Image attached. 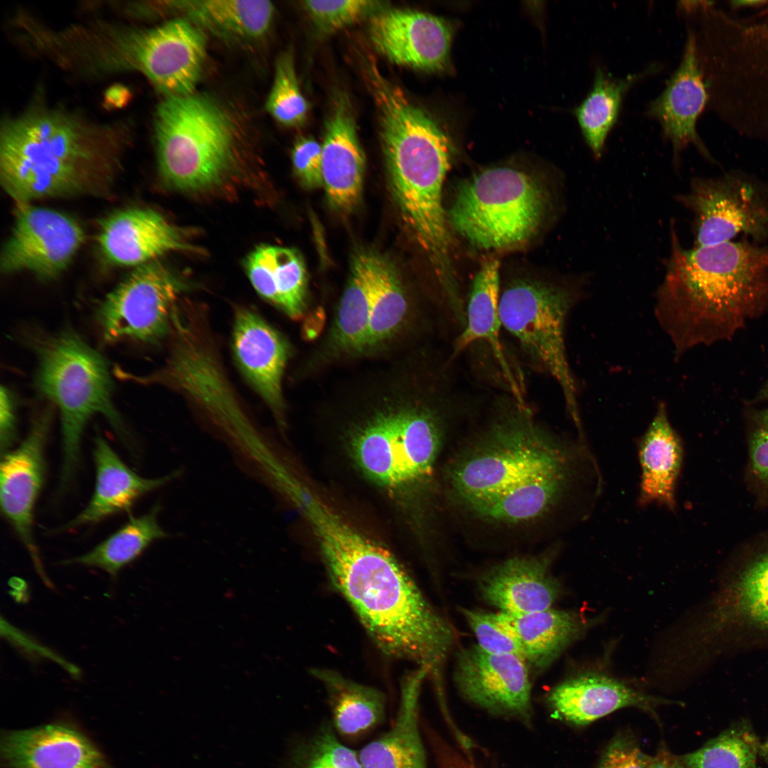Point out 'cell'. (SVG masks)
<instances>
[{
    "instance_id": "6da1fadb",
    "label": "cell",
    "mask_w": 768,
    "mask_h": 768,
    "mask_svg": "<svg viewBox=\"0 0 768 768\" xmlns=\"http://www.w3.org/2000/svg\"><path fill=\"white\" fill-rule=\"evenodd\" d=\"M443 470L449 511L500 540L540 534L576 476L573 444L545 427L528 403L495 397Z\"/></svg>"
},
{
    "instance_id": "7a4b0ae2",
    "label": "cell",
    "mask_w": 768,
    "mask_h": 768,
    "mask_svg": "<svg viewBox=\"0 0 768 768\" xmlns=\"http://www.w3.org/2000/svg\"><path fill=\"white\" fill-rule=\"evenodd\" d=\"M334 585L377 646L432 671L454 632L387 549L354 528L316 495L301 501Z\"/></svg>"
},
{
    "instance_id": "3957f363",
    "label": "cell",
    "mask_w": 768,
    "mask_h": 768,
    "mask_svg": "<svg viewBox=\"0 0 768 768\" xmlns=\"http://www.w3.org/2000/svg\"><path fill=\"white\" fill-rule=\"evenodd\" d=\"M767 306L768 243L731 240L685 249L672 230L654 311L676 358L729 335Z\"/></svg>"
},
{
    "instance_id": "277c9868",
    "label": "cell",
    "mask_w": 768,
    "mask_h": 768,
    "mask_svg": "<svg viewBox=\"0 0 768 768\" xmlns=\"http://www.w3.org/2000/svg\"><path fill=\"white\" fill-rule=\"evenodd\" d=\"M132 132L130 120L97 122L38 91L1 121V185L17 205L79 192L87 176L116 161Z\"/></svg>"
},
{
    "instance_id": "5b68a950",
    "label": "cell",
    "mask_w": 768,
    "mask_h": 768,
    "mask_svg": "<svg viewBox=\"0 0 768 768\" xmlns=\"http://www.w3.org/2000/svg\"><path fill=\"white\" fill-rule=\"evenodd\" d=\"M377 104L389 184L399 213L432 265L442 294L454 296L459 289L442 205L452 143L430 116L402 92H387Z\"/></svg>"
},
{
    "instance_id": "8992f818",
    "label": "cell",
    "mask_w": 768,
    "mask_h": 768,
    "mask_svg": "<svg viewBox=\"0 0 768 768\" xmlns=\"http://www.w3.org/2000/svg\"><path fill=\"white\" fill-rule=\"evenodd\" d=\"M31 346L38 359L36 388L60 414L63 489L75 474L82 433L92 416H104L125 440L128 433L112 402L107 363L96 350L70 329L33 337Z\"/></svg>"
},
{
    "instance_id": "52a82bcc",
    "label": "cell",
    "mask_w": 768,
    "mask_h": 768,
    "mask_svg": "<svg viewBox=\"0 0 768 768\" xmlns=\"http://www.w3.org/2000/svg\"><path fill=\"white\" fill-rule=\"evenodd\" d=\"M86 55L100 78L137 73L166 97L179 96L193 93L206 43L200 28L184 18L152 27L100 20L90 31Z\"/></svg>"
},
{
    "instance_id": "ba28073f",
    "label": "cell",
    "mask_w": 768,
    "mask_h": 768,
    "mask_svg": "<svg viewBox=\"0 0 768 768\" xmlns=\"http://www.w3.org/2000/svg\"><path fill=\"white\" fill-rule=\"evenodd\" d=\"M154 141L161 176L171 188L201 193L227 179L234 159L232 124L209 98L166 96L156 108Z\"/></svg>"
},
{
    "instance_id": "9c48e42d",
    "label": "cell",
    "mask_w": 768,
    "mask_h": 768,
    "mask_svg": "<svg viewBox=\"0 0 768 768\" xmlns=\"http://www.w3.org/2000/svg\"><path fill=\"white\" fill-rule=\"evenodd\" d=\"M548 207L546 190L535 178L496 167L462 182L447 216L449 225L472 245L505 250L531 239Z\"/></svg>"
},
{
    "instance_id": "30bf717a",
    "label": "cell",
    "mask_w": 768,
    "mask_h": 768,
    "mask_svg": "<svg viewBox=\"0 0 768 768\" xmlns=\"http://www.w3.org/2000/svg\"><path fill=\"white\" fill-rule=\"evenodd\" d=\"M575 289L540 279L518 278L501 290V329L513 339L524 362L559 385L568 414L582 432L577 387L565 345L567 317L577 302Z\"/></svg>"
},
{
    "instance_id": "8fae6325",
    "label": "cell",
    "mask_w": 768,
    "mask_h": 768,
    "mask_svg": "<svg viewBox=\"0 0 768 768\" xmlns=\"http://www.w3.org/2000/svg\"><path fill=\"white\" fill-rule=\"evenodd\" d=\"M678 200L694 216V246L733 240L740 234L768 243V185L740 171L695 178Z\"/></svg>"
},
{
    "instance_id": "7c38bea8",
    "label": "cell",
    "mask_w": 768,
    "mask_h": 768,
    "mask_svg": "<svg viewBox=\"0 0 768 768\" xmlns=\"http://www.w3.org/2000/svg\"><path fill=\"white\" fill-rule=\"evenodd\" d=\"M183 283L155 260L137 267L103 299L97 320L104 339L154 343L169 334Z\"/></svg>"
},
{
    "instance_id": "4fadbf2b",
    "label": "cell",
    "mask_w": 768,
    "mask_h": 768,
    "mask_svg": "<svg viewBox=\"0 0 768 768\" xmlns=\"http://www.w3.org/2000/svg\"><path fill=\"white\" fill-rule=\"evenodd\" d=\"M84 240L83 229L68 215L30 203L18 205L11 233L2 250L1 270L55 278L68 267Z\"/></svg>"
},
{
    "instance_id": "5bb4252c",
    "label": "cell",
    "mask_w": 768,
    "mask_h": 768,
    "mask_svg": "<svg viewBox=\"0 0 768 768\" xmlns=\"http://www.w3.org/2000/svg\"><path fill=\"white\" fill-rule=\"evenodd\" d=\"M52 417L50 407L36 415L23 442L15 449L1 454L0 466L1 511L48 586L52 585L33 535V513L45 479L44 449Z\"/></svg>"
},
{
    "instance_id": "9a60e30c",
    "label": "cell",
    "mask_w": 768,
    "mask_h": 768,
    "mask_svg": "<svg viewBox=\"0 0 768 768\" xmlns=\"http://www.w3.org/2000/svg\"><path fill=\"white\" fill-rule=\"evenodd\" d=\"M370 296L361 358L388 355L417 341L433 324L432 313L413 302L392 262L368 250Z\"/></svg>"
},
{
    "instance_id": "2e32d148",
    "label": "cell",
    "mask_w": 768,
    "mask_h": 768,
    "mask_svg": "<svg viewBox=\"0 0 768 768\" xmlns=\"http://www.w3.org/2000/svg\"><path fill=\"white\" fill-rule=\"evenodd\" d=\"M461 694L494 713L528 720L530 682L526 661L511 654H493L478 645L462 650L454 671Z\"/></svg>"
},
{
    "instance_id": "e0dca14e",
    "label": "cell",
    "mask_w": 768,
    "mask_h": 768,
    "mask_svg": "<svg viewBox=\"0 0 768 768\" xmlns=\"http://www.w3.org/2000/svg\"><path fill=\"white\" fill-rule=\"evenodd\" d=\"M680 63L664 89L646 107V114L659 124L671 142L674 160L689 145L708 159L711 156L696 129L698 119L709 99V92L696 35L690 27Z\"/></svg>"
},
{
    "instance_id": "ac0fdd59",
    "label": "cell",
    "mask_w": 768,
    "mask_h": 768,
    "mask_svg": "<svg viewBox=\"0 0 768 768\" xmlns=\"http://www.w3.org/2000/svg\"><path fill=\"white\" fill-rule=\"evenodd\" d=\"M375 48L395 63L426 71L443 70L447 63L452 29L444 19L406 9L382 10L370 23Z\"/></svg>"
},
{
    "instance_id": "d6986e66",
    "label": "cell",
    "mask_w": 768,
    "mask_h": 768,
    "mask_svg": "<svg viewBox=\"0 0 768 768\" xmlns=\"http://www.w3.org/2000/svg\"><path fill=\"white\" fill-rule=\"evenodd\" d=\"M232 343L240 370L282 423V378L289 356L284 337L260 315L245 307L235 311Z\"/></svg>"
},
{
    "instance_id": "ffe728a7",
    "label": "cell",
    "mask_w": 768,
    "mask_h": 768,
    "mask_svg": "<svg viewBox=\"0 0 768 768\" xmlns=\"http://www.w3.org/2000/svg\"><path fill=\"white\" fill-rule=\"evenodd\" d=\"M501 290L500 262L491 258L483 262L474 278L465 303L464 324L455 336L449 358L454 362L474 346L486 347L507 391L521 398L525 394L522 376L507 356L501 336Z\"/></svg>"
},
{
    "instance_id": "44dd1931",
    "label": "cell",
    "mask_w": 768,
    "mask_h": 768,
    "mask_svg": "<svg viewBox=\"0 0 768 768\" xmlns=\"http://www.w3.org/2000/svg\"><path fill=\"white\" fill-rule=\"evenodd\" d=\"M558 548L552 546L532 555L513 556L490 567L479 580L484 599L511 614L551 608L561 591L550 572Z\"/></svg>"
},
{
    "instance_id": "7402d4cb",
    "label": "cell",
    "mask_w": 768,
    "mask_h": 768,
    "mask_svg": "<svg viewBox=\"0 0 768 768\" xmlns=\"http://www.w3.org/2000/svg\"><path fill=\"white\" fill-rule=\"evenodd\" d=\"M97 242L110 262L124 267H139L172 251L193 250L180 229L149 208L110 215L102 223Z\"/></svg>"
},
{
    "instance_id": "603a6c76",
    "label": "cell",
    "mask_w": 768,
    "mask_h": 768,
    "mask_svg": "<svg viewBox=\"0 0 768 768\" xmlns=\"http://www.w3.org/2000/svg\"><path fill=\"white\" fill-rule=\"evenodd\" d=\"M548 701L561 720L585 727L619 709L634 707L656 719L661 705L677 703L647 695L604 675L588 673L570 678L554 687Z\"/></svg>"
},
{
    "instance_id": "cb8c5ba5",
    "label": "cell",
    "mask_w": 768,
    "mask_h": 768,
    "mask_svg": "<svg viewBox=\"0 0 768 768\" xmlns=\"http://www.w3.org/2000/svg\"><path fill=\"white\" fill-rule=\"evenodd\" d=\"M7 768H105L101 752L82 732L53 723L7 732L1 740Z\"/></svg>"
},
{
    "instance_id": "d4e9b609",
    "label": "cell",
    "mask_w": 768,
    "mask_h": 768,
    "mask_svg": "<svg viewBox=\"0 0 768 768\" xmlns=\"http://www.w3.org/2000/svg\"><path fill=\"white\" fill-rule=\"evenodd\" d=\"M321 170L331 206L343 213L352 211L361 199L365 156L348 102L342 96L326 125Z\"/></svg>"
},
{
    "instance_id": "484cf974",
    "label": "cell",
    "mask_w": 768,
    "mask_h": 768,
    "mask_svg": "<svg viewBox=\"0 0 768 768\" xmlns=\"http://www.w3.org/2000/svg\"><path fill=\"white\" fill-rule=\"evenodd\" d=\"M93 458L95 484L86 506L60 530H69L94 524L119 513L129 512L142 496L175 478L178 471L147 479L133 471L124 463L110 444L100 435L95 439Z\"/></svg>"
},
{
    "instance_id": "4316f807",
    "label": "cell",
    "mask_w": 768,
    "mask_h": 768,
    "mask_svg": "<svg viewBox=\"0 0 768 768\" xmlns=\"http://www.w3.org/2000/svg\"><path fill=\"white\" fill-rule=\"evenodd\" d=\"M638 449L641 470L640 503H655L673 511L683 449L681 439L669 420L665 403L658 405Z\"/></svg>"
},
{
    "instance_id": "83f0119b",
    "label": "cell",
    "mask_w": 768,
    "mask_h": 768,
    "mask_svg": "<svg viewBox=\"0 0 768 768\" xmlns=\"http://www.w3.org/2000/svg\"><path fill=\"white\" fill-rule=\"evenodd\" d=\"M499 624L519 646L526 663L535 670L547 668L573 641L590 626L574 611L548 609L526 614L500 612Z\"/></svg>"
},
{
    "instance_id": "f1b7e54d",
    "label": "cell",
    "mask_w": 768,
    "mask_h": 768,
    "mask_svg": "<svg viewBox=\"0 0 768 768\" xmlns=\"http://www.w3.org/2000/svg\"><path fill=\"white\" fill-rule=\"evenodd\" d=\"M244 263L252 285L263 299L291 319L302 317L306 309L307 277L299 251L261 245L250 252Z\"/></svg>"
},
{
    "instance_id": "f546056e",
    "label": "cell",
    "mask_w": 768,
    "mask_h": 768,
    "mask_svg": "<svg viewBox=\"0 0 768 768\" xmlns=\"http://www.w3.org/2000/svg\"><path fill=\"white\" fill-rule=\"evenodd\" d=\"M427 672L420 667L406 679L393 726L358 754L363 768H427L417 708L420 686Z\"/></svg>"
},
{
    "instance_id": "4dcf8cb0",
    "label": "cell",
    "mask_w": 768,
    "mask_h": 768,
    "mask_svg": "<svg viewBox=\"0 0 768 768\" xmlns=\"http://www.w3.org/2000/svg\"><path fill=\"white\" fill-rule=\"evenodd\" d=\"M659 68L658 65L651 64L640 72L617 78L601 67L596 68L590 90L574 110L582 137L596 159L602 154L627 92L638 82L656 73Z\"/></svg>"
},
{
    "instance_id": "1f68e13d",
    "label": "cell",
    "mask_w": 768,
    "mask_h": 768,
    "mask_svg": "<svg viewBox=\"0 0 768 768\" xmlns=\"http://www.w3.org/2000/svg\"><path fill=\"white\" fill-rule=\"evenodd\" d=\"M193 21L230 40L251 41L267 33L275 10L266 0H199L169 1Z\"/></svg>"
},
{
    "instance_id": "d6a6232c",
    "label": "cell",
    "mask_w": 768,
    "mask_h": 768,
    "mask_svg": "<svg viewBox=\"0 0 768 768\" xmlns=\"http://www.w3.org/2000/svg\"><path fill=\"white\" fill-rule=\"evenodd\" d=\"M717 620L768 634V549L749 560L725 588Z\"/></svg>"
},
{
    "instance_id": "836d02e7",
    "label": "cell",
    "mask_w": 768,
    "mask_h": 768,
    "mask_svg": "<svg viewBox=\"0 0 768 768\" xmlns=\"http://www.w3.org/2000/svg\"><path fill=\"white\" fill-rule=\"evenodd\" d=\"M327 689L335 730L357 737L379 725L385 717V699L378 690L329 671L314 672Z\"/></svg>"
},
{
    "instance_id": "e575fe53",
    "label": "cell",
    "mask_w": 768,
    "mask_h": 768,
    "mask_svg": "<svg viewBox=\"0 0 768 768\" xmlns=\"http://www.w3.org/2000/svg\"><path fill=\"white\" fill-rule=\"evenodd\" d=\"M159 506L129 521L90 551L65 560L62 564L97 567L112 578L127 565L134 561L155 540L168 534L158 523Z\"/></svg>"
},
{
    "instance_id": "d590c367",
    "label": "cell",
    "mask_w": 768,
    "mask_h": 768,
    "mask_svg": "<svg viewBox=\"0 0 768 768\" xmlns=\"http://www.w3.org/2000/svg\"><path fill=\"white\" fill-rule=\"evenodd\" d=\"M759 748L750 725L740 722L679 757L686 768H757Z\"/></svg>"
},
{
    "instance_id": "8d00e7d4",
    "label": "cell",
    "mask_w": 768,
    "mask_h": 768,
    "mask_svg": "<svg viewBox=\"0 0 768 768\" xmlns=\"http://www.w3.org/2000/svg\"><path fill=\"white\" fill-rule=\"evenodd\" d=\"M283 768H363L358 754L343 745L329 725L292 747Z\"/></svg>"
},
{
    "instance_id": "74e56055",
    "label": "cell",
    "mask_w": 768,
    "mask_h": 768,
    "mask_svg": "<svg viewBox=\"0 0 768 768\" xmlns=\"http://www.w3.org/2000/svg\"><path fill=\"white\" fill-rule=\"evenodd\" d=\"M265 109L274 119L287 127L299 126L306 118L308 103L300 90L289 52L280 55L276 62Z\"/></svg>"
},
{
    "instance_id": "f35d334b",
    "label": "cell",
    "mask_w": 768,
    "mask_h": 768,
    "mask_svg": "<svg viewBox=\"0 0 768 768\" xmlns=\"http://www.w3.org/2000/svg\"><path fill=\"white\" fill-rule=\"evenodd\" d=\"M303 6L318 27L331 32L383 10L382 1L366 0L304 1Z\"/></svg>"
},
{
    "instance_id": "ab89813d",
    "label": "cell",
    "mask_w": 768,
    "mask_h": 768,
    "mask_svg": "<svg viewBox=\"0 0 768 768\" xmlns=\"http://www.w3.org/2000/svg\"><path fill=\"white\" fill-rule=\"evenodd\" d=\"M462 611L480 648L489 653L511 654L523 658L519 646L499 624L496 614L468 609Z\"/></svg>"
},
{
    "instance_id": "60d3db41",
    "label": "cell",
    "mask_w": 768,
    "mask_h": 768,
    "mask_svg": "<svg viewBox=\"0 0 768 768\" xmlns=\"http://www.w3.org/2000/svg\"><path fill=\"white\" fill-rule=\"evenodd\" d=\"M651 756L630 730L617 732L603 750L596 768H649Z\"/></svg>"
},
{
    "instance_id": "b9f144b4",
    "label": "cell",
    "mask_w": 768,
    "mask_h": 768,
    "mask_svg": "<svg viewBox=\"0 0 768 768\" xmlns=\"http://www.w3.org/2000/svg\"><path fill=\"white\" fill-rule=\"evenodd\" d=\"M294 174L303 186L312 189L323 185L322 146L312 137H303L294 143L292 150Z\"/></svg>"
},
{
    "instance_id": "7bdbcfd3",
    "label": "cell",
    "mask_w": 768,
    "mask_h": 768,
    "mask_svg": "<svg viewBox=\"0 0 768 768\" xmlns=\"http://www.w3.org/2000/svg\"><path fill=\"white\" fill-rule=\"evenodd\" d=\"M16 434L15 403L10 390L1 385L0 390V444L1 454L8 452Z\"/></svg>"
},
{
    "instance_id": "ee69618b",
    "label": "cell",
    "mask_w": 768,
    "mask_h": 768,
    "mask_svg": "<svg viewBox=\"0 0 768 768\" xmlns=\"http://www.w3.org/2000/svg\"><path fill=\"white\" fill-rule=\"evenodd\" d=\"M752 469L760 480L768 483V430L765 427L755 431L750 440Z\"/></svg>"
},
{
    "instance_id": "f6af8a7d",
    "label": "cell",
    "mask_w": 768,
    "mask_h": 768,
    "mask_svg": "<svg viewBox=\"0 0 768 768\" xmlns=\"http://www.w3.org/2000/svg\"><path fill=\"white\" fill-rule=\"evenodd\" d=\"M649 768H686L679 756L673 754L667 746L661 742L656 754L651 756Z\"/></svg>"
},
{
    "instance_id": "bcb514c9",
    "label": "cell",
    "mask_w": 768,
    "mask_h": 768,
    "mask_svg": "<svg viewBox=\"0 0 768 768\" xmlns=\"http://www.w3.org/2000/svg\"><path fill=\"white\" fill-rule=\"evenodd\" d=\"M130 97L129 90L122 85H114L106 92L105 101L108 105L120 107L124 105Z\"/></svg>"
},
{
    "instance_id": "7dc6e473",
    "label": "cell",
    "mask_w": 768,
    "mask_h": 768,
    "mask_svg": "<svg viewBox=\"0 0 768 768\" xmlns=\"http://www.w3.org/2000/svg\"><path fill=\"white\" fill-rule=\"evenodd\" d=\"M448 768H478L472 759H461L451 764Z\"/></svg>"
},
{
    "instance_id": "c3c4849f",
    "label": "cell",
    "mask_w": 768,
    "mask_h": 768,
    "mask_svg": "<svg viewBox=\"0 0 768 768\" xmlns=\"http://www.w3.org/2000/svg\"><path fill=\"white\" fill-rule=\"evenodd\" d=\"M759 753L763 757L768 766V739L760 745Z\"/></svg>"
},
{
    "instance_id": "681fc988",
    "label": "cell",
    "mask_w": 768,
    "mask_h": 768,
    "mask_svg": "<svg viewBox=\"0 0 768 768\" xmlns=\"http://www.w3.org/2000/svg\"><path fill=\"white\" fill-rule=\"evenodd\" d=\"M761 417H762V422L764 423V427H765V428H767L768 430V410L763 412Z\"/></svg>"
},
{
    "instance_id": "f907efd6",
    "label": "cell",
    "mask_w": 768,
    "mask_h": 768,
    "mask_svg": "<svg viewBox=\"0 0 768 768\" xmlns=\"http://www.w3.org/2000/svg\"><path fill=\"white\" fill-rule=\"evenodd\" d=\"M759 397L761 398H762V399H764V398L768 399V383L762 388V390L759 393Z\"/></svg>"
}]
</instances>
